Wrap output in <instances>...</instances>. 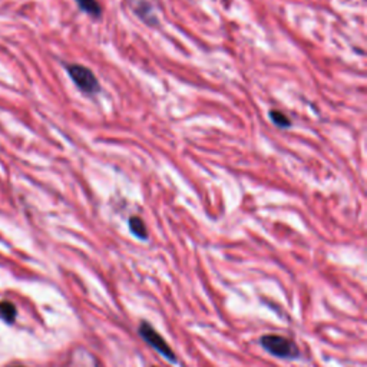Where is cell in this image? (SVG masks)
<instances>
[{
  "label": "cell",
  "instance_id": "cell-1",
  "mask_svg": "<svg viewBox=\"0 0 367 367\" xmlns=\"http://www.w3.org/2000/svg\"><path fill=\"white\" fill-rule=\"evenodd\" d=\"M67 69L79 91H82L88 95H95L101 91L98 78L95 76V73L89 68L82 65H69Z\"/></svg>",
  "mask_w": 367,
  "mask_h": 367
},
{
  "label": "cell",
  "instance_id": "cell-2",
  "mask_svg": "<svg viewBox=\"0 0 367 367\" xmlns=\"http://www.w3.org/2000/svg\"><path fill=\"white\" fill-rule=\"evenodd\" d=\"M263 347L268 353L283 359L298 357V348L289 339L281 336H264L261 339Z\"/></svg>",
  "mask_w": 367,
  "mask_h": 367
},
{
  "label": "cell",
  "instance_id": "cell-3",
  "mask_svg": "<svg viewBox=\"0 0 367 367\" xmlns=\"http://www.w3.org/2000/svg\"><path fill=\"white\" fill-rule=\"evenodd\" d=\"M139 334H141L143 340H145L150 346H152V347L156 350V352L161 353V355H163L164 357H167L168 360L175 362V355H174L172 350L168 347L167 342H165L161 336H159V334H158L151 326H148V324H145V323L141 324V327H139Z\"/></svg>",
  "mask_w": 367,
  "mask_h": 367
},
{
  "label": "cell",
  "instance_id": "cell-4",
  "mask_svg": "<svg viewBox=\"0 0 367 367\" xmlns=\"http://www.w3.org/2000/svg\"><path fill=\"white\" fill-rule=\"evenodd\" d=\"M76 3L79 9L93 16V18H99V16L102 14V8L98 3V0H76Z\"/></svg>",
  "mask_w": 367,
  "mask_h": 367
},
{
  "label": "cell",
  "instance_id": "cell-5",
  "mask_svg": "<svg viewBox=\"0 0 367 367\" xmlns=\"http://www.w3.org/2000/svg\"><path fill=\"white\" fill-rule=\"evenodd\" d=\"M130 230L135 237L141 238V240H147V237H148L147 227H145V224H143V221L139 217H132L130 220Z\"/></svg>",
  "mask_w": 367,
  "mask_h": 367
},
{
  "label": "cell",
  "instance_id": "cell-6",
  "mask_svg": "<svg viewBox=\"0 0 367 367\" xmlns=\"http://www.w3.org/2000/svg\"><path fill=\"white\" fill-rule=\"evenodd\" d=\"M270 119H271V122H273L276 126L283 128V130L292 126V122H290L289 117H287L283 113H280V110H277V109L270 110Z\"/></svg>",
  "mask_w": 367,
  "mask_h": 367
},
{
  "label": "cell",
  "instance_id": "cell-7",
  "mask_svg": "<svg viewBox=\"0 0 367 367\" xmlns=\"http://www.w3.org/2000/svg\"><path fill=\"white\" fill-rule=\"evenodd\" d=\"M0 317L3 318V320L6 322H13L14 317H16V309L14 306L12 305V303H0Z\"/></svg>",
  "mask_w": 367,
  "mask_h": 367
}]
</instances>
